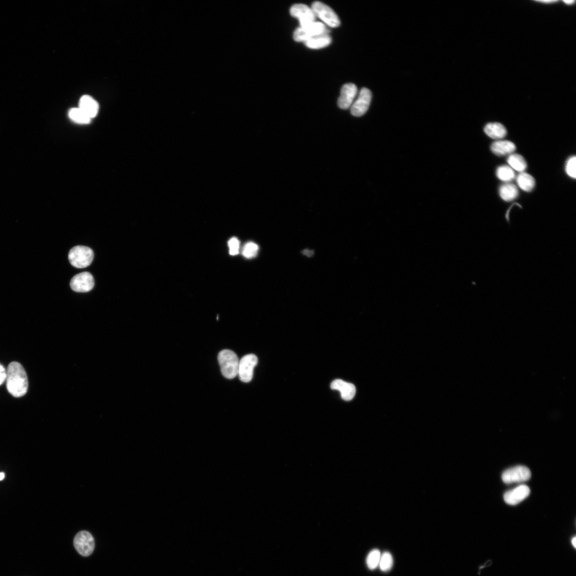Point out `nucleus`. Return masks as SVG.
<instances>
[{"mask_svg": "<svg viewBox=\"0 0 576 576\" xmlns=\"http://www.w3.org/2000/svg\"><path fill=\"white\" fill-rule=\"evenodd\" d=\"M7 388L13 396L19 397L26 394L29 388L27 372L17 362L9 364L7 371Z\"/></svg>", "mask_w": 576, "mask_h": 576, "instance_id": "1", "label": "nucleus"}, {"mask_svg": "<svg viewBox=\"0 0 576 576\" xmlns=\"http://www.w3.org/2000/svg\"><path fill=\"white\" fill-rule=\"evenodd\" d=\"M221 373L224 377L232 380L238 375L240 360L235 353L229 349L221 350L218 356Z\"/></svg>", "mask_w": 576, "mask_h": 576, "instance_id": "2", "label": "nucleus"}, {"mask_svg": "<svg viewBox=\"0 0 576 576\" xmlns=\"http://www.w3.org/2000/svg\"><path fill=\"white\" fill-rule=\"evenodd\" d=\"M94 258L93 251L87 246L78 245L70 249L68 260L70 264L78 268H84L89 266Z\"/></svg>", "mask_w": 576, "mask_h": 576, "instance_id": "3", "label": "nucleus"}, {"mask_svg": "<svg viewBox=\"0 0 576 576\" xmlns=\"http://www.w3.org/2000/svg\"><path fill=\"white\" fill-rule=\"evenodd\" d=\"M329 32L324 23L315 21L307 27L297 29L294 32L293 37L295 41L305 43L311 38L318 35L329 34Z\"/></svg>", "mask_w": 576, "mask_h": 576, "instance_id": "4", "label": "nucleus"}, {"mask_svg": "<svg viewBox=\"0 0 576 576\" xmlns=\"http://www.w3.org/2000/svg\"><path fill=\"white\" fill-rule=\"evenodd\" d=\"M312 9L316 17L319 18L329 27L336 28L339 27L340 21L335 12L327 5L315 2L312 5Z\"/></svg>", "mask_w": 576, "mask_h": 576, "instance_id": "5", "label": "nucleus"}, {"mask_svg": "<svg viewBox=\"0 0 576 576\" xmlns=\"http://www.w3.org/2000/svg\"><path fill=\"white\" fill-rule=\"evenodd\" d=\"M532 473L530 469L524 466H517L504 471L502 478L504 483L512 484L521 483L530 480Z\"/></svg>", "mask_w": 576, "mask_h": 576, "instance_id": "6", "label": "nucleus"}, {"mask_svg": "<svg viewBox=\"0 0 576 576\" xmlns=\"http://www.w3.org/2000/svg\"><path fill=\"white\" fill-rule=\"evenodd\" d=\"M74 545L78 553L84 557L90 556L95 549V540L90 533L82 531L74 539Z\"/></svg>", "mask_w": 576, "mask_h": 576, "instance_id": "7", "label": "nucleus"}, {"mask_svg": "<svg viewBox=\"0 0 576 576\" xmlns=\"http://www.w3.org/2000/svg\"><path fill=\"white\" fill-rule=\"evenodd\" d=\"M257 363L258 358L253 354L246 355L240 360L238 375L241 381L249 383L252 380Z\"/></svg>", "mask_w": 576, "mask_h": 576, "instance_id": "8", "label": "nucleus"}, {"mask_svg": "<svg viewBox=\"0 0 576 576\" xmlns=\"http://www.w3.org/2000/svg\"><path fill=\"white\" fill-rule=\"evenodd\" d=\"M291 16L299 20L300 27H307L316 20L314 12L312 8L304 4L293 5L290 9Z\"/></svg>", "mask_w": 576, "mask_h": 576, "instance_id": "9", "label": "nucleus"}, {"mask_svg": "<svg viewBox=\"0 0 576 576\" xmlns=\"http://www.w3.org/2000/svg\"><path fill=\"white\" fill-rule=\"evenodd\" d=\"M372 98L371 91L366 88H362L358 99L351 106V114L357 117H360L368 110Z\"/></svg>", "mask_w": 576, "mask_h": 576, "instance_id": "10", "label": "nucleus"}, {"mask_svg": "<svg viewBox=\"0 0 576 576\" xmlns=\"http://www.w3.org/2000/svg\"><path fill=\"white\" fill-rule=\"evenodd\" d=\"M95 285L92 275L89 272H82L75 276L70 281V286L77 292H87L91 290Z\"/></svg>", "mask_w": 576, "mask_h": 576, "instance_id": "11", "label": "nucleus"}, {"mask_svg": "<svg viewBox=\"0 0 576 576\" xmlns=\"http://www.w3.org/2000/svg\"><path fill=\"white\" fill-rule=\"evenodd\" d=\"M358 93V88L354 84H347L341 89L340 95L338 98V107L343 110H347L351 107Z\"/></svg>", "mask_w": 576, "mask_h": 576, "instance_id": "12", "label": "nucleus"}, {"mask_svg": "<svg viewBox=\"0 0 576 576\" xmlns=\"http://www.w3.org/2000/svg\"><path fill=\"white\" fill-rule=\"evenodd\" d=\"M531 490L527 486L521 485L505 493L504 499L509 505H516L530 495Z\"/></svg>", "mask_w": 576, "mask_h": 576, "instance_id": "13", "label": "nucleus"}, {"mask_svg": "<svg viewBox=\"0 0 576 576\" xmlns=\"http://www.w3.org/2000/svg\"><path fill=\"white\" fill-rule=\"evenodd\" d=\"M331 389L340 392L341 396L345 401H350L356 395V386L342 380L334 381L331 385Z\"/></svg>", "mask_w": 576, "mask_h": 576, "instance_id": "14", "label": "nucleus"}, {"mask_svg": "<svg viewBox=\"0 0 576 576\" xmlns=\"http://www.w3.org/2000/svg\"><path fill=\"white\" fill-rule=\"evenodd\" d=\"M493 154L498 156L512 155L516 149L515 145L509 140H498L490 147Z\"/></svg>", "mask_w": 576, "mask_h": 576, "instance_id": "15", "label": "nucleus"}, {"mask_svg": "<svg viewBox=\"0 0 576 576\" xmlns=\"http://www.w3.org/2000/svg\"><path fill=\"white\" fill-rule=\"evenodd\" d=\"M79 108L92 119L97 115L99 111V105L91 96L85 95L82 96L80 100Z\"/></svg>", "mask_w": 576, "mask_h": 576, "instance_id": "16", "label": "nucleus"}, {"mask_svg": "<svg viewBox=\"0 0 576 576\" xmlns=\"http://www.w3.org/2000/svg\"><path fill=\"white\" fill-rule=\"evenodd\" d=\"M485 134L493 139L504 138L507 135V130L502 124L498 122L489 123L484 128Z\"/></svg>", "mask_w": 576, "mask_h": 576, "instance_id": "17", "label": "nucleus"}, {"mask_svg": "<svg viewBox=\"0 0 576 576\" xmlns=\"http://www.w3.org/2000/svg\"><path fill=\"white\" fill-rule=\"evenodd\" d=\"M332 42V38L329 34H324L311 38L304 43L308 48L312 49H320L325 48Z\"/></svg>", "mask_w": 576, "mask_h": 576, "instance_id": "18", "label": "nucleus"}, {"mask_svg": "<svg viewBox=\"0 0 576 576\" xmlns=\"http://www.w3.org/2000/svg\"><path fill=\"white\" fill-rule=\"evenodd\" d=\"M499 193L503 201L507 202L514 201L519 195L518 188L514 184L508 183L500 187Z\"/></svg>", "mask_w": 576, "mask_h": 576, "instance_id": "19", "label": "nucleus"}, {"mask_svg": "<svg viewBox=\"0 0 576 576\" xmlns=\"http://www.w3.org/2000/svg\"><path fill=\"white\" fill-rule=\"evenodd\" d=\"M516 182L521 190L530 192L533 190L536 182L533 176L526 172H521L516 178Z\"/></svg>", "mask_w": 576, "mask_h": 576, "instance_id": "20", "label": "nucleus"}, {"mask_svg": "<svg viewBox=\"0 0 576 576\" xmlns=\"http://www.w3.org/2000/svg\"><path fill=\"white\" fill-rule=\"evenodd\" d=\"M507 161L513 170L523 172L527 167L524 158L519 154H512L508 158Z\"/></svg>", "mask_w": 576, "mask_h": 576, "instance_id": "21", "label": "nucleus"}, {"mask_svg": "<svg viewBox=\"0 0 576 576\" xmlns=\"http://www.w3.org/2000/svg\"><path fill=\"white\" fill-rule=\"evenodd\" d=\"M68 115L70 119L80 124L89 123L91 120L90 117L79 108L70 110Z\"/></svg>", "mask_w": 576, "mask_h": 576, "instance_id": "22", "label": "nucleus"}, {"mask_svg": "<svg viewBox=\"0 0 576 576\" xmlns=\"http://www.w3.org/2000/svg\"><path fill=\"white\" fill-rule=\"evenodd\" d=\"M497 177L500 181L505 182H510L515 178L514 170L508 166H501L496 170Z\"/></svg>", "mask_w": 576, "mask_h": 576, "instance_id": "23", "label": "nucleus"}, {"mask_svg": "<svg viewBox=\"0 0 576 576\" xmlns=\"http://www.w3.org/2000/svg\"><path fill=\"white\" fill-rule=\"evenodd\" d=\"M381 552L377 549L371 550L367 558L368 567L370 570H374L379 566L381 557Z\"/></svg>", "mask_w": 576, "mask_h": 576, "instance_id": "24", "label": "nucleus"}, {"mask_svg": "<svg viewBox=\"0 0 576 576\" xmlns=\"http://www.w3.org/2000/svg\"><path fill=\"white\" fill-rule=\"evenodd\" d=\"M393 559L389 552H385L381 555L379 566L382 571H389L392 568Z\"/></svg>", "mask_w": 576, "mask_h": 576, "instance_id": "25", "label": "nucleus"}, {"mask_svg": "<svg viewBox=\"0 0 576 576\" xmlns=\"http://www.w3.org/2000/svg\"><path fill=\"white\" fill-rule=\"evenodd\" d=\"M259 251V246L254 242L246 243L242 250V254L244 257L251 259L255 257Z\"/></svg>", "mask_w": 576, "mask_h": 576, "instance_id": "26", "label": "nucleus"}, {"mask_svg": "<svg viewBox=\"0 0 576 576\" xmlns=\"http://www.w3.org/2000/svg\"><path fill=\"white\" fill-rule=\"evenodd\" d=\"M576 157L572 156L567 161L566 166V171L569 177L575 179L576 178Z\"/></svg>", "mask_w": 576, "mask_h": 576, "instance_id": "27", "label": "nucleus"}, {"mask_svg": "<svg viewBox=\"0 0 576 576\" xmlns=\"http://www.w3.org/2000/svg\"><path fill=\"white\" fill-rule=\"evenodd\" d=\"M230 254L232 256H236L239 253L240 242L237 238H231L228 242Z\"/></svg>", "mask_w": 576, "mask_h": 576, "instance_id": "28", "label": "nucleus"}, {"mask_svg": "<svg viewBox=\"0 0 576 576\" xmlns=\"http://www.w3.org/2000/svg\"><path fill=\"white\" fill-rule=\"evenodd\" d=\"M492 563H493V562H492V560L489 559V560H487L486 561H485V562H484L483 564V565H479L478 566V574H479V575H480L482 570H483L485 568L490 567V566H492Z\"/></svg>", "mask_w": 576, "mask_h": 576, "instance_id": "29", "label": "nucleus"}, {"mask_svg": "<svg viewBox=\"0 0 576 576\" xmlns=\"http://www.w3.org/2000/svg\"><path fill=\"white\" fill-rule=\"evenodd\" d=\"M7 371L5 367L0 364V385H2L6 380Z\"/></svg>", "mask_w": 576, "mask_h": 576, "instance_id": "30", "label": "nucleus"}, {"mask_svg": "<svg viewBox=\"0 0 576 576\" xmlns=\"http://www.w3.org/2000/svg\"><path fill=\"white\" fill-rule=\"evenodd\" d=\"M569 541H570V546H571L572 548L574 550V551H575V550H576V536H575V535H572L570 537V539H569Z\"/></svg>", "mask_w": 576, "mask_h": 576, "instance_id": "31", "label": "nucleus"}, {"mask_svg": "<svg viewBox=\"0 0 576 576\" xmlns=\"http://www.w3.org/2000/svg\"><path fill=\"white\" fill-rule=\"evenodd\" d=\"M303 254L306 256L311 257L313 255L314 252L312 251H309V250L307 249V250H305L303 252Z\"/></svg>", "mask_w": 576, "mask_h": 576, "instance_id": "32", "label": "nucleus"}, {"mask_svg": "<svg viewBox=\"0 0 576 576\" xmlns=\"http://www.w3.org/2000/svg\"><path fill=\"white\" fill-rule=\"evenodd\" d=\"M538 2L542 3H545V4H549V3L551 4V3H556L557 2V1H538Z\"/></svg>", "mask_w": 576, "mask_h": 576, "instance_id": "33", "label": "nucleus"}, {"mask_svg": "<svg viewBox=\"0 0 576 576\" xmlns=\"http://www.w3.org/2000/svg\"><path fill=\"white\" fill-rule=\"evenodd\" d=\"M564 3L568 5H571L574 3V1H573V0H568V1H564Z\"/></svg>", "mask_w": 576, "mask_h": 576, "instance_id": "34", "label": "nucleus"}, {"mask_svg": "<svg viewBox=\"0 0 576 576\" xmlns=\"http://www.w3.org/2000/svg\"><path fill=\"white\" fill-rule=\"evenodd\" d=\"M5 477L4 473H0V480H2Z\"/></svg>", "mask_w": 576, "mask_h": 576, "instance_id": "35", "label": "nucleus"}]
</instances>
